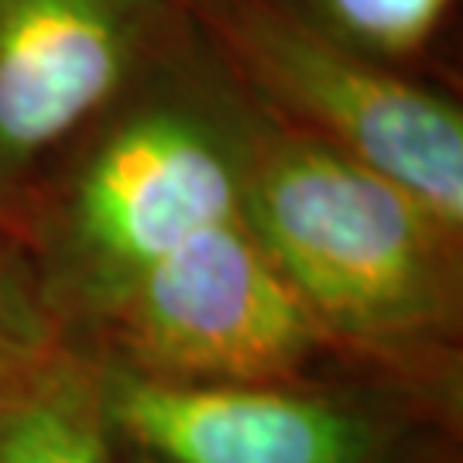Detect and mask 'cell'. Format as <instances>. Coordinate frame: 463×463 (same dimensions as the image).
<instances>
[{
    "instance_id": "1",
    "label": "cell",
    "mask_w": 463,
    "mask_h": 463,
    "mask_svg": "<svg viewBox=\"0 0 463 463\" xmlns=\"http://www.w3.org/2000/svg\"><path fill=\"white\" fill-rule=\"evenodd\" d=\"M248 120L203 45L179 42L21 196L4 227L66 347L175 381L347 367L250 231Z\"/></svg>"
},
{
    "instance_id": "2",
    "label": "cell",
    "mask_w": 463,
    "mask_h": 463,
    "mask_svg": "<svg viewBox=\"0 0 463 463\" xmlns=\"http://www.w3.org/2000/svg\"><path fill=\"white\" fill-rule=\"evenodd\" d=\"M244 203L268 261L336 361L463 419L460 227L254 107Z\"/></svg>"
},
{
    "instance_id": "3",
    "label": "cell",
    "mask_w": 463,
    "mask_h": 463,
    "mask_svg": "<svg viewBox=\"0 0 463 463\" xmlns=\"http://www.w3.org/2000/svg\"><path fill=\"white\" fill-rule=\"evenodd\" d=\"M185 21L258 114L388 175L463 231L457 97L336 42L281 0H185Z\"/></svg>"
},
{
    "instance_id": "4",
    "label": "cell",
    "mask_w": 463,
    "mask_h": 463,
    "mask_svg": "<svg viewBox=\"0 0 463 463\" xmlns=\"http://www.w3.org/2000/svg\"><path fill=\"white\" fill-rule=\"evenodd\" d=\"M99 371L137 463H432L460 449L463 419L357 367L227 381Z\"/></svg>"
},
{
    "instance_id": "5",
    "label": "cell",
    "mask_w": 463,
    "mask_h": 463,
    "mask_svg": "<svg viewBox=\"0 0 463 463\" xmlns=\"http://www.w3.org/2000/svg\"><path fill=\"white\" fill-rule=\"evenodd\" d=\"M185 0H0V223L179 45Z\"/></svg>"
},
{
    "instance_id": "6",
    "label": "cell",
    "mask_w": 463,
    "mask_h": 463,
    "mask_svg": "<svg viewBox=\"0 0 463 463\" xmlns=\"http://www.w3.org/2000/svg\"><path fill=\"white\" fill-rule=\"evenodd\" d=\"M0 463H128L93 357L59 350L0 402Z\"/></svg>"
},
{
    "instance_id": "7",
    "label": "cell",
    "mask_w": 463,
    "mask_h": 463,
    "mask_svg": "<svg viewBox=\"0 0 463 463\" xmlns=\"http://www.w3.org/2000/svg\"><path fill=\"white\" fill-rule=\"evenodd\" d=\"M281 4L336 42L398 69L430 45L449 11V0H281Z\"/></svg>"
},
{
    "instance_id": "8",
    "label": "cell",
    "mask_w": 463,
    "mask_h": 463,
    "mask_svg": "<svg viewBox=\"0 0 463 463\" xmlns=\"http://www.w3.org/2000/svg\"><path fill=\"white\" fill-rule=\"evenodd\" d=\"M66 350L32 268L0 223V402Z\"/></svg>"
},
{
    "instance_id": "9",
    "label": "cell",
    "mask_w": 463,
    "mask_h": 463,
    "mask_svg": "<svg viewBox=\"0 0 463 463\" xmlns=\"http://www.w3.org/2000/svg\"><path fill=\"white\" fill-rule=\"evenodd\" d=\"M432 463H460V449H449V453H443V457H436Z\"/></svg>"
},
{
    "instance_id": "10",
    "label": "cell",
    "mask_w": 463,
    "mask_h": 463,
    "mask_svg": "<svg viewBox=\"0 0 463 463\" xmlns=\"http://www.w3.org/2000/svg\"><path fill=\"white\" fill-rule=\"evenodd\" d=\"M124 453H128V449H124ZM128 463H137V460H134V457H131V453H128Z\"/></svg>"
}]
</instances>
